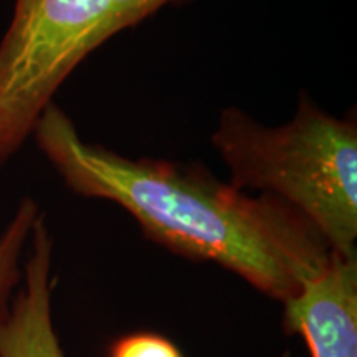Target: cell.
Wrapping results in <instances>:
<instances>
[{"mask_svg":"<svg viewBox=\"0 0 357 357\" xmlns=\"http://www.w3.org/2000/svg\"><path fill=\"white\" fill-rule=\"evenodd\" d=\"M283 328L311 357H357V255L331 253L324 268L283 303Z\"/></svg>","mask_w":357,"mask_h":357,"instance_id":"4","label":"cell"},{"mask_svg":"<svg viewBox=\"0 0 357 357\" xmlns=\"http://www.w3.org/2000/svg\"><path fill=\"white\" fill-rule=\"evenodd\" d=\"M109 357H182L167 337L154 333L128 334L114 342Z\"/></svg>","mask_w":357,"mask_h":357,"instance_id":"7","label":"cell"},{"mask_svg":"<svg viewBox=\"0 0 357 357\" xmlns=\"http://www.w3.org/2000/svg\"><path fill=\"white\" fill-rule=\"evenodd\" d=\"M22 288L0 312V357H65L52 318L53 240L40 213L29 240Z\"/></svg>","mask_w":357,"mask_h":357,"instance_id":"5","label":"cell"},{"mask_svg":"<svg viewBox=\"0 0 357 357\" xmlns=\"http://www.w3.org/2000/svg\"><path fill=\"white\" fill-rule=\"evenodd\" d=\"M212 146L242 190L275 195L312 223L339 255H357V123L303 95L288 123L266 126L227 108Z\"/></svg>","mask_w":357,"mask_h":357,"instance_id":"2","label":"cell"},{"mask_svg":"<svg viewBox=\"0 0 357 357\" xmlns=\"http://www.w3.org/2000/svg\"><path fill=\"white\" fill-rule=\"evenodd\" d=\"M181 0H15L0 40V172L84 58Z\"/></svg>","mask_w":357,"mask_h":357,"instance_id":"3","label":"cell"},{"mask_svg":"<svg viewBox=\"0 0 357 357\" xmlns=\"http://www.w3.org/2000/svg\"><path fill=\"white\" fill-rule=\"evenodd\" d=\"M40 213L42 212L37 202L24 197L17 205L10 222L0 234V312L8 306L12 291L20 283V260Z\"/></svg>","mask_w":357,"mask_h":357,"instance_id":"6","label":"cell"},{"mask_svg":"<svg viewBox=\"0 0 357 357\" xmlns=\"http://www.w3.org/2000/svg\"><path fill=\"white\" fill-rule=\"evenodd\" d=\"M32 136L75 194L119 205L149 240L217 263L281 305L333 253L312 223L275 195L236 189L200 164L131 159L84 141L55 102Z\"/></svg>","mask_w":357,"mask_h":357,"instance_id":"1","label":"cell"}]
</instances>
